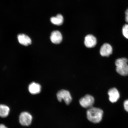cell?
Listing matches in <instances>:
<instances>
[{
	"mask_svg": "<svg viewBox=\"0 0 128 128\" xmlns=\"http://www.w3.org/2000/svg\"><path fill=\"white\" fill-rule=\"evenodd\" d=\"M109 99L112 103H115L119 100L120 94L118 90L116 88H113L109 90L108 92Z\"/></svg>",
	"mask_w": 128,
	"mask_h": 128,
	"instance_id": "cell-8",
	"label": "cell"
},
{
	"mask_svg": "<svg viewBox=\"0 0 128 128\" xmlns=\"http://www.w3.org/2000/svg\"><path fill=\"white\" fill-rule=\"evenodd\" d=\"M95 100L93 97L90 95H87L80 99V105L85 108H90L92 107Z\"/></svg>",
	"mask_w": 128,
	"mask_h": 128,
	"instance_id": "cell-4",
	"label": "cell"
},
{
	"mask_svg": "<svg viewBox=\"0 0 128 128\" xmlns=\"http://www.w3.org/2000/svg\"><path fill=\"white\" fill-rule=\"evenodd\" d=\"M50 20L51 22L54 24L60 26L63 24L64 18L63 16L61 14H58L56 16L51 18Z\"/></svg>",
	"mask_w": 128,
	"mask_h": 128,
	"instance_id": "cell-12",
	"label": "cell"
},
{
	"mask_svg": "<svg viewBox=\"0 0 128 128\" xmlns=\"http://www.w3.org/2000/svg\"><path fill=\"white\" fill-rule=\"evenodd\" d=\"M10 109L6 105L0 104V116L6 118L9 114Z\"/></svg>",
	"mask_w": 128,
	"mask_h": 128,
	"instance_id": "cell-13",
	"label": "cell"
},
{
	"mask_svg": "<svg viewBox=\"0 0 128 128\" xmlns=\"http://www.w3.org/2000/svg\"><path fill=\"white\" fill-rule=\"evenodd\" d=\"M63 37L60 31H54L51 34L50 40L54 44H60L62 40Z\"/></svg>",
	"mask_w": 128,
	"mask_h": 128,
	"instance_id": "cell-9",
	"label": "cell"
},
{
	"mask_svg": "<svg viewBox=\"0 0 128 128\" xmlns=\"http://www.w3.org/2000/svg\"><path fill=\"white\" fill-rule=\"evenodd\" d=\"M32 117L29 113L23 112L20 114L19 118L20 124L22 126H28L31 124Z\"/></svg>",
	"mask_w": 128,
	"mask_h": 128,
	"instance_id": "cell-5",
	"label": "cell"
},
{
	"mask_svg": "<svg viewBox=\"0 0 128 128\" xmlns=\"http://www.w3.org/2000/svg\"><path fill=\"white\" fill-rule=\"evenodd\" d=\"M19 43L23 46H27L31 44L32 40L30 38L26 35L24 34H19L17 37Z\"/></svg>",
	"mask_w": 128,
	"mask_h": 128,
	"instance_id": "cell-10",
	"label": "cell"
},
{
	"mask_svg": "<svg viewBox=\"0 0 128 128\" xmlns=\"http://www.w3.org/2000/svg\"><path fill=\"white\" fill-rule=\"evenodd\" d=\"M122 33L124 37L128 39V24H125L123 26Z\"/></svg>",
	"mask_w": 128,
	"mask_h": 128,
	"instance_id": "cell-14",
	"label": "cell"
},
{
	"mask_svg": "<svg viewBox=\"0 0 128 128\" xmlns=\"http://www.w3.org/2000/svg\"><path fill=\"white\" fill-rule=\"evenodd\" d=\"M41 86L39 84L34 82H32L28 86V90L32 94H38L40 92Z\"/></svg>",
	"mask_w": 128,
	"mask_h": 128,
	"instance_id": "cell-11",
	"label": "cell"
},
{
	"mask_svg": "<svg viewBox=\"0 0 128 128\" xmlns=\"http://www.w3.org/2000/svg\"><path fill=\"white\" fill-rule=\"evenodd\" d=\"M125 20L126 22L128 24V8L125 12Z\"/></svg>",
	"mask_w": 128,
	"mask_h": 128,
	"instance_id": "cell-16",
	"label": "cell"
},
{
	"mask_svg": "<svg viewBox=\"0 0 128 128\" xmlns=\"http://www.w3.org/2000/svg\"><path fill=\"white\" fill-rule=\"evenodd\" d=\"M97 42L96 39L92 35H88L85 37L84 44L88 48H91L95 47Z\"/></svg>",
	"mask_w": 128,
	"mask_h": 128,
	"instance_id": "cell-6",
	"label": "cell"
},
{
	"mask_svg": "<svg viewBox=\"0 0 128 128\" xmlns=\"http://www.w3.org/2000/svg\"><path fill=\"white\" fill-rule=\"evenodd\" d=\"M100 52L102 56L108 57L112 52V48L110 44L105 43L101 47Z\"/></svg>",
	"mask_w": 128,
	"mask_h": 128,
	"instance_id": "cell-7",
	"label": "cell"
},
{
	"mask_svg": "<svg viewBox=\"0 0 128 128\" xmlns=\"http://www.w3.org/2000/svg\"><path fill=\"white\" fill-rule=\"evenodd\" d=\"M128 60L126 58L117 59L116 62V71L120 75L123 76L128 75Z\"/></svg>",
	"mask_w": 128,
	"mask_h": 128,
	"instance_id": "cell-2",
	"label": "cell"
},
{
	"mask_svg": "<svg viewBox=\"0 0 128 128\" xmlns=\"http://www.w3.org/2000/svg\"><path fill=\"white\" fill-rule=\"evenodd\" d=\"M124 106L125 110L128 112V100L125 101L124 103Z\"/></svg>",
	"mask_w": 128,
	"mask_h": 128,
	"instance_id": "cell-15",
	"label": "cell"
},
{
	"mask_svg": "<svg viewBox=\"0 0 128 128\" xmlns=\"http://www.w3.org/2000/svg\"><path fill=\"white\" fill-rule=\"evenodd\" d=\"M57 96L59 102H62V100H63L67 105L69 104L72 100L70 92L65 90H62L59 91L57 94Z\"/></svg>",
	"mask_w": 128,
	"mask_h": 128,
	"instance_id": "cell-3",
	"label": "cell"
},
{
	"mask_svg": "<svg viewBox=\"0 0 128 128\" xmlns=\"http://www.w3.org/2000/svg\"><path fill=\"white\" fill-rule=\"evenodd\" d=\"M0 128H8L4 124H0Z\"/></svg>",
	"mask_w": 128,
	"mask_h": 128,
	"instance_id": "cell-17",
	"label": "cell"
},
{
	"mask_svg": "<svg viewBox=\"0 0 128 128\" xmlns=\"http://www.w3.org/2000/svg\"><path fill=\"white\" fill-rule=\"evenodd\" d=\"M103 112L100 109L92 107L87 111V118L90 121L94 124L100 122L102 119Z\"/></svg>",
	"mask_w": 128,
	"mask_h": 128,
	"instance_id": "cell-1",
	"label": "cell"
}]
</instances>
